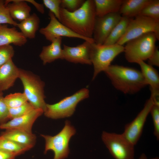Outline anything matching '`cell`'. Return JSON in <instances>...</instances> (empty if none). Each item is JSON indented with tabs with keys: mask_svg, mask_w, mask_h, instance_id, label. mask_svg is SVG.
Here are the masks:
<instances>
[{
	"mask_svg": "<svg viewBox=\"0 0 159 159\" xmlns=\"http://www.w3.org/2000/svg\"><path fill=\"white\" fill-rule=\"evenodd\" d=\"M102 140L115 159H134L135 145L122 134L103 132Z\"/></svg>",
	"mask_w": 159,
	"mask_h": 159,
	"instance_id": "ba28073f",
	"label": "cell"
},
{
	"mask_svg": "<svg viewBox=\"0 0 159 159\" xmlns=\"http://www.w3.org/2000/svg\"><path fill=\"white\" fill-rule=\"evenodd\" d=\"M153 125V134L159 139V103H153L150 111Z\"/></svg>",
	"mask_w": 159,
	"mask_h": 159,
	"instance_id": "4dcf8cb0",
	"label": "cell"
},
{
	"mask_svg": "<svg viewBox=\"0 0 159 159\" xmlns=\"http://www.w3.org/2000/svg\"><path fill=\"white\" fill-rule=\"evenodd\" d=\"M76 132L75 128L70 121L66 120L63 128L55 135L41 134L45 141L44 153L51 150L54 153L53 159H64L67 158L70 151L69 142Z\"/></svg>",
	"mask_w": 159,
	"mask_h": 159,
	"instance_id": "8992f818",
	"label": "cell"
},
{
	"mask_svg": "<svg viewBox=\"0 0 159 159\" xmlns=\"http://www.w3.org/2000/svg\"><path fill=\"white\" fill-rule=\"evenodd\" d=\"M89 96V90L84 88L57 103L53 104H47L44 111V115L54 119L70 117L74 112L77 104Z\"/></svg>",
	"mask_w": 159,
	"mask_h": 159,
	"instance_id": "52a82bcc",
	"label": "cell"
},
{
	"mask_svg": "<svg viewBox=\"0 0 159 159\" xmlns=\"http://www.w3.org/2000/svg\"><path fill=\"white\" fill-rule=\"evenodd\" d=\"M138 159H159L158 157L152 158L150 159H148L146 155L144 153H142L140 155Z\"/></svg>",
	"mask_w": 159,
	"mask_h": 159,
	"instance_id": "74e56055",
	"label": "cell"
},
{
	"mask_svg": "<svg viewBox=\"0 0 159 159\" xmlns=\"http://www.w3.org/2000/svg\"><path fill=\"white\" fill-rule=\"evenodd\" d=\"M85 1L84 0H61L60 7L72 12L80 8Z\"/></svg>",
	"mask_w": 159,
	"mask_h": 159,
	"instance_id": "d6a6232c",
	"label": "cell"
},
{
	"mask_svg": "<svg viewBox=\"0 0 159 159\" xmlns=\"http://www.w3.org/2000/svg\"><path fill=\"white\" fill-rule=\"evenodd\" d=\"M104 72L113 86L125 94H134L147 85L141 71L135 68L111 64Z\"/></svg>",
	"mask_w": 159,
	"mask_h": 159,
	"instance_id": "7a4b0ae2",
	"label": "cell"
},
{
	"mask_svg": "<svg viewBox=\"0 0 159 159\" xmlns=\"http://www.w3.org/2000/svg\"><path fill=\"white\" fill-rule=\"evenodd\" d=\"M9 108V120L24 115L35 109L28 102L18 107Z\"/></svg>",
	"mask_w": 159,
	"mask_h": 159,
	"instance_id": "83f0119b",
	"label": "cell"
},
{
	"mask_svg": "<svg viewBox=\"0 0 159 159\" xmlns=\"http://www.w3.org/2000/svg\"><path fill=\"white\" fill-rule=\"evenodd\" d=\"M131 18L122 16L106 39L104 45H111L116 44L125 33Z\"/></svg>",
	"mask_w": 159,
	"mask_h": 159,
	"instance_id": "cb8c5ba5",
	"label": "cell"
},
{
	"mask_svg": "<svg viewBox=\"0 0 159 159\" xmlns=\"http://www.w3.org/2000/svg\"><path fill=\"white\" fill-rule=\"evenodd\" d=\"M3 95V93L0 95V125L7 122L9 120V108Z\"/></svg>",
	"mask_w": 159,
	"mask_h": 159,
	"instance_id": "836d02e7",
	"label": "cell"
},
{
	"mask_svg": "<svg viewBox=\"0 0 159 159\" xmlns=\"http://www.w3.org/2000/svg\"><path fill=\"white\" fill-rule=\"evenodd\" d=\"M43 5L49 9L59 20L61 0H43Z\"/></svg>",
	"mask_w": 159,
	"mask_h": 159,
	"instance_id": "1f68e13d",
	"label": "cell"
},
{
	"mask_svg": "<svg viewBox=\"0 0 159 159\" xmlns=\"http://www.w3.org/2000/svg\"><path fill=\"white\" fill-rule=\"evenodd\" d=\"M0 136L26 147L29 150L34 145L36 137L32 132L16 129L6 130Z\"/></svg>",
	"mask_w": 159,
	"mask_h": 159,
	"instance_id": "2e32d148",
	"label": "cell"
},
{
	"mask_svg": "<svg viewBox=\"0 0 159 159\" xmlns=\"http://www.w3.org/2000/svg\"><path fill=\"white\" fill-rule=\"evenodd\" d=\"M122 17L119 12L110 13L100 17L96 16L92 37L94 43L103 44Z\"/></svg>",
	"mask_w": 159,
	"mask_h": 159,
	"instance_id": "7c38bea8",
	"label": "cell"
},
{
	"mask_svg": "<svg viewBox=\"0 0 159 159\" xmlns=\"http://www.w3.org/2000/svg\"><path fill=\"white\" fill-rule=\"evenodd\" d=\"M27 41V39L15 27L9 28L6 25L0 24V46L13 44L21 47Z\"/></svg>",
	"mask_w": 159,
	"mask_h": 159,
	"instance_id": "e0dca14e",
	"label": "cell"
},
{
	"mask_svg": "<svg viewBox=\"0 0 159 159\" xmlns=\"http://www.w3.org/2000/svg\"><path fill=\"white\" fill-rule=\"evenodd\" d=\"M27 2L31 3L37 9L40 13L43 14L44 13V9L43 4H39L33 0H25Z\"/></svg>",
	"mask_w": 159,
	"mask_h": 159,
	"instance_id": "8d00e7d4",
	"label": "cell"
},
{
	"mask_svg": "<svg viewBox=\"0 0 159 159\" xmlns=\"http://www.w3.org/2000/svg\"><path fill=\"white\" fill-rule=\"evenodd\" d=\"M17 23L11 16L4 1L0 0V24H9L16 26Z\"/></svg>",
	"mask_w": 159,
	"mask_h": 159,
	"instance_id": "f1b7e54d",
	"label": "cell"
},
{
	"mask_svg": "<svg viewBox=\"0 0 159 159\" xmlns=\"http://www.w3.org/2000/svg\"><path fill=\"white\" fill-rule=\"evenodd\" d=\"M43 113L42 110L35 109L24 115L11 119L0 125V129H16L32 132V128L34 123Z\"/></svg>",
	"mask_w": 159,
	"mask_h": 159,
	"instance_id": "5bb4252c",
	"label": "cell"
},
{
	"mask_svg": "<svg viewBox=\"0 0 159 159\" xmlns=\"http://www.w3.org/2000/svg\"><path fill=\"white\" fill-rule=\"evenodd\" d=\"M96 15L100 17L119 12L123 0H94Z\"/></svg>",
	"mask_w": 159,
	"mask_h": 159,
	"instance_id": "603a6c76",
	"label": "cell"
},
{
	"mask_svg": "<svg viewBox=\"0 0 159 159\" xmlns=\"http://www.w3.org/2000/svg\"><path fill=\"white\" fill-rule=\"evenodd\" d=\"M139 15L149 18L159 22V0H151Z\"/></svg>",
	"mask_w": 159,
	"mask_h": 159,
	"instance_id": "484cf974",
	"label": "cell"
},
{
	"mask_svg": "<svg viewBox=\"0 0 159 159\" xmlns=\"http://www.w3.org/2000/svg\"><path fill=\"white\" fill-rule=\"evenodd\" d=\"M62 38L53 40L50 44L43 47L39 57L43 65L51 63L57 59H64L63 49L61 48Z\"/></svg>",
	"mask_w": 159,
	"mask_h": 159,
	"instance_id": "ac0fdd59",
	"label": "cell"
},
{
	"mask_svg": "<svg viewBox=\"0 0 159 159\" xmlns=\"http://www.w3.org/2000/svg\"><path fill=\"white\" fill-rule=\"evenodd\" d=\"M96 17L94 0H87L80 8L73 12L60 7L59 21L78 35L93 38Z\"/></svg>",
	"mask_w": 159,
	"mask_h": 159,
	"instance_id": "6da1fadb",
	"label": "cell"
},
{
	"mask_svg": "<svg viewBox=\"0 0 159 159\" xmlns=\"http://www.w3.org/2000/svg\"><path fill=\"white\" fill-rule=\"evenodd\" d=\"M131 19L126 31L116 44L123 45L128 41L145 34L153 32L159 39V22L146 17L138 15Z\"/></svg>",
	"mask_w": 159,
	"mask_h": 159,
	"instance_id": "9c48e42d",
	"label": "cell"
},
{
	"mask_svg": "<svg viewBox=\"0 0 159 159\" xmlns=\"http://www.w3.org/2000/svg\"><path fill=\"white\" fill-rule=\"evenodd\" d=\"M14 54V48L11 44L0 46V67L11 59Z\"/></svg>",
	"mask_w": 159,
	"mask_h": 159,
	"instance_id": "f546056e",
	"label": "cell"
},
{
	"mask_svg": "<svg viewBox=\"0 0 159 159\" xmlns=\"http://www.w3.org/2000/svg\"><path fill=\"white\" fill-rule=\"evenodd\" d=\"M16 156L13 153L0 150V159H14Z\"/></svg>",
	"mask_w": 159,
	"mask_h": 159,
	"instance_id": "d590c367",
	"label": "cell"
},
{
	"mask_svg": "<svg viewBox=\"0 0 159 159\" xmlns=\"http://www.w3.org/2000/svg\"><path fill=\"white\" fill-rule=\"evenodd\" d=\"M19 78L23 85L24 93L28 101L36 109L44 111L47 103L45 102V83L38 75L30 71L19 68Z\"/></svg>",
	"mask_w": 159,
	"mask_h": 159,
	"instance_id": "277c9868",
	"label": "cell"
},
{
	"mask_svg": "<svg viewBox=\"0 0 159 159\" xmlns=\"http://www.w3.org/2000/svg\"><path fill=\"white\" fill-rule=\"evenodd\" d=\"M19 68L15 64L12 59L0 67V92L12 87L19 78Z\"/></svg>",
	"mask_w": 159,
	"mask_h": 159,
	"instance_id": "9a60e30c",
	"label": "cell"
},
{
	"mask_svg": "<svg viewBox=\"0 0 159 159\" xmlns=\"http://www.w3.org/2000/svg\"><path fill=\"white\" fill-rule=\"evenodd\" d=\"M151 0H123L119 13L122 16L129 18L138 15Z\"/></svg>",
	"mask_w": 159,
	"mask_h": 159,
	"instance_id": "44dd1931",
	"label": "cell"
},
{
	"mask_svg": "<svg viewBox=\"0 0 159 159\" xmlns=\"http://www.w3.org/2000/svg\"><path fill=\"white\" fill-rule=\"evenodd\" d=\"M92 43L85 41L82 43L75 47L64 44L62 49L64 59L74 63L92 64L90 58Z\"/></svg>",
	"mask_w": 159,
	"mask_h": 159,
	"instance_id": "4fadbf2b",
	"label": "cell"
},
{
	"mask_svg": "<svg viewBox=\"0 0 159 159\" xmlns=\"http://www.w3.org/2000/svg\"><path fill=\"white\" fill-rule=\"evenodd\" d=\"M153 102L151 98L146 102L143 109L131 122L125 126L122 134L135 145L139 141Z\"/></svg>",
	"mask_w": 159,
	"mask_h": 159,
	"instance_id": "8fae6325",
	"label": "cell"
},
{
	"mask_svg": "<svg viewBox=\"0 0 159 159\" xmlns=\"http://www.w3.org/2000/svg\"><path fill=\"white\" fill-rule=\"evenodd\" d=\"M29 150L26 147L0 136V150L13 153L18 156Z\"/></svg>",
	"mask_w": 159,
	"mask_h": 159,
	"instance_id": "d4e9b609",
	"label": "cell"
},
{
	"mask_svg": "<svg viewBox=\"0 0 159 159\" xmlns=\"http://www.w3.org/2000/svg\"><path fill=\"white\" fill-rule=\"evenodd\" d=\"M148 60L149 65L159 67V51L158 47H156L153 53Z\"/></svg>",
	"mask_w": 159,
	"mask_h": 159,
	"instance_id": "e575fe53",
	"label": "cell"
},
{
	"mask_svg": "<svg viewBox=\"0 0 159 159\" xmlns=\"http://www.w3.org/2000/svg\"><path fill=\"white\" fill-rule=\"evenodd\" d=\"M141 72L147 85H149L151 96H159V75L157 71L144 61L138 62Z\"/></svg>",
	"mask_w": 159,
	"mask_h": 159,
	"instance_id": "d6986e66",
	"label": "cell"
},
{
	"mask_svg": "<svg viewBox=\"0 0 159 159\" xmlns=\"http://www.w3.org/2000/svg\"><path fill=\"white\" fill-rule=\"evenodd\" d=\"M49 16L50 19L49 23L46 26L41 28L39 30L40 33L47 40L51 42L55 39L67 37L79 38L91 43L94 42L93 38H87L74 32L60 22L50 11Z\"/></svg>",
	"mask_w": 159,
	"mask_h": 159,
	"instance_id": "30bf717a",
	"label": "cell"
},
{
	"mask_svg": "<svg viewBox=\"0 0 159 159\" xmlns=\"http://www.w3.org/2000/svg\"><path fill=\"white\" fill-rule=\"evenodd\" d=\"M4 2L11 16L14 20L21 22L31 15V8L25 0H7Z\"/></svg>",
	"mask_w": 159,
	"mask_h": 159,
	"instance_id": "ffe728a7",
	"label": "cell"
},
{
	"mask_svg": "<svg viewBox=\"0 0 159 159\" xmlns=\"http://www.w3.org/2000/svg\"><path fill=\"white\" fill-rule=\"evenodd\" d=\"M5 102L9 108H14L25 103L28 101L24 93H10L4 97Z\"/></svg>",
	"mask_w": 159,
	"mask_h": 159,
	"instance_id": "4316f807",
	"label": "cell"
},
{
	"mask_svg": "<svg viewBox=\"0 0 159 159\" xmlns=\"http://www.w3.org/2000/svg\"><path fill=\"white\" fill-rule=\"evenodd\" d=\"M40 23L39 18L37 14L33 13L26 19L18 23L16 26L26 39H33L39 29Z\"/></svg>",
	"mask_w": 159,
	"mask_h": 159,
	"instance_id": "7402d4cb",
	"label": "cell"
},
{
	"mask_svg": "<svg viewBox=\"0 0 159 159\" xmlns=\"http://www.w3.org/2000/svg\"><path fill=\"white\" fill-rule=\"evenodd\" d=\"M157 39L155 34H145L126 43L124 47L125 56L130 63H138L148 59L153 53Z\"/></svg>",
	"mask_w": 159,
	"mask_h": 159,
	"instance_id": "3957f363",
	"label": "cell"
},
{
	"mask_svg": "<svg viewBox=\"0 0 159 159\" xmlns=\"http://www.w3.org/2000/svg\"><path fill=\"white\" fill-rule=\"evenodd\" d=\"M124 51V46L117 44L104 45L92 43L90 58L94 67L92 80H94L100 73L104 72L111 65L115 58Z\"/></svg>",
	"mask_w": 159,
	"mask_h": 159,
	"instance_id": "5b68a950",
	"label": "cell"
},
{
	"mask_svg": "<svg viewBox=\"0 0 159 159\" xmlns=\"http://www.w3.org/2000/svg\"><path fill=\"white\" fill-rule=\"evenodd\" d=\"M3 93V92H0V95Z\"/></svg>",
	"mask_w": 159,
	"mask_h": 159,
	"instance_id": "f35d334b",
	"label": "cell"
}]
</instances>
